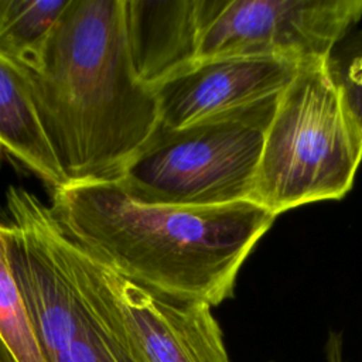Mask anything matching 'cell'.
<instances>
[{"label":"cell","mask_w":362,"mask_h":362,"mask_svg":"<svg viewBox=\"0 0 362 362\" xmlns=\"http://www.w3.org/2000/svg\"><path fill=\"white\" fill-rule=\"evenodd\" d=\"M105 270L148 362H230L211 305L158 294Z\"/></svg>","instance_id":"obj_8"},{"label":"cell","mask_w":362,"mask_h":362,"mask_svg":"<svg viewBox=\"0 0 362 362\" xmlns=\"http://www.w3.org/2000/svg\"><path fill=\"white\" fill-rule=\"evenodd\" d=\"M269 362H274V361H269Z\"/></svg>","instance_id":"obj_16"},{"label":"cell","mask_w":362,"mask_h":362,"mask_svg":"<svg viewBox=\"0 0 362 362\" xmlns=\"http://www.w3.org/2000/svg\"><path fill=\"white\" fill-rule=\"evenodd\" d=\"M328 74L348 110L362 126V31L349 33L327 58Z\"/></svg>","instance_id":"obj_13"},{"label":"cell","mask_w":362,"mask_h":362,"mask_svg":"<svg viewBox=\"0 0 362 362\" xmlns=\"http://www.w3.org/2000/svg\"><path fill=\"white\" fill-rule=\"evenodd\" d=\"M27 74L66 182L119 180L160 124L156 93L132 62L124 0H69Z\"/></svg>","instance_id":"obj_2"},{"label":"cell","mask_w":362,"mask_h":362,"mask_svg":"<svg viewBox=\"0 0 362 362\" xmlns=\"http://www.w3.org/2000/svg\"><path fill=\"white\" fill-rule=\"evenodd\" d=\"M0 362H18V359L16 358V355L13 354V351L10 349V346L3 339L1 335H0Z\"/></svg>","instance_id":"obj_15"},{"label":"cell","mask_w":362,"mask_h":362,"mask_svg":"<svg viewBox=\"0 0 362 362\" xmlns=\"http://www.w3.org/2000/svg\"><path fill=\"white\" fill-rule=\"evenodd\" d=\"M362 163V126L332 82L327 61L303 64L279 93L250 201L276 218L344 198Z\"/></svg>","instance_id":"obj_4"},{"label":"cell","mask_w":362,"mask_h":362,"mask_svg":"<svg viewBox=\"0 0 362 362\" xmlns=\"http://www.w3.org/2000/svg\"><path fill=\"white\" fill-rule=\"evenodd\" d=\"M0 335L18 362H47L10 266L4 223H0Z\"/></svg>","instance_id":"obj_12"},{"label":"cell","mask_w":362,"mask_h":362,"mask_svg":"<svg viewBox=\"0 0 362 362\" xmlns=\"http://www.w3.org/2000/svg\"><path fill=\"white\" fill-rule=\"evenodd\" d=\"M277 98L180 129L158 124L116 181L144 202L209 206L250 201Z\"/></svg>","instance_id":"obj_5"},{"label":"cell","mask_w":362,"mask_h":362,"mask_svg":"<svg viewBox=\"0 0 362 362\" xmlns=\"http://www.w3.org/2000/svg\"><path fill=\"white\" fill-rule=\"evenodd\" d=\"M132 62L154 88L197 64L199 0H124Z\"/></svg>","instance_id":"obj_9"},{"label":"cell","mask_w":362,"mask_h":362,"mask_svg":"<svg viewBox=\"0 0 362 362\" xmlns=\"http://www.w3.org/2000/svg\"><path fill=\"white\" fill-rule=\"evenodd\" d=\"M325 362H344V342L339 332L331 331L324 348Z\"/></svg>","instance_id":"obj_14"},{"label":"cell","mask_w":362,"mask_h":362,"mask_svg":"<svg viewBox=\"0 0 362 362\" xmlns=\"http://www.w3.org/2000/svg\"><path fill=\"white\" fill-rule=\"evenodd\" d=\"M7 253L47 362H148L105 267L21 187L6 192Z\"/></svg>","instance_id":"obj_3"},{"label":"cell","mask_w":362,"mask_h":362,"mask_svg":"<svg viewBox=\"0 0 362 362\" xmlns=\"http://www.w3.org/2000/svg\"><path fill=\"white\" fill-rule=\"evenodd\" d=\"M49 209L61 229L115 274L211 307L233 297L239 270L276 216L252 201L144 202L119 181L66 182Z\"/></svg>","instance_id":"obj_1"},{"label":"cell","mask_w":362,"mask_h":362,"mask_svg":"<svg viewBox=\"0 0 362 362\" xmlns=\"http://www.w3.org/2000/svg\"><path fill=\"white\" fill-rule=\"evenodd\" d=\"M69 0H0V54L27 72L42 61Z\"/></svg>","instance_id":"obj_11"},{"label":"cell","mask_w":362,"mask_h":362,"mask_svg":"<svg viewBox=\"0 0 362 362\" xmlns=\"http://www.w3.org/2000/svg\"><path fill=\"white\" fill-rule=\"evenodd\" d=\"M3 165L34 175L51 191L66 184L41 126L27 71L0 54V167Z\"/></svg>","instance_id":"obj_10"},{"label":"cell","mask_w":362,"mask_h":362,"mask_svg":"<svg viewBox=\"0 0 362 362\" xmlns=\"http://www.w3.org/2000/svg\"><path fill=\"white\" fill-rule=\"evenodd\" d=\"M362 18V0H199L197 62L327 61Z\"/></svg>","instance_id":"obj_6"},{"label":"cell","mask_w":362,"mask_h":362,"mask_svg":"<svg viewBox=\"0 0 362 362\" xmlns=\"http://www.w3.org/2000/svg\"><path fill=\"white\" fill-rule=\"evenodd\" d=\"M301 65L260 58L201 61L153 88L160 124L180 129L280 93Z\"/></svg>","instance_id":"obj_7"}]
</instances>
